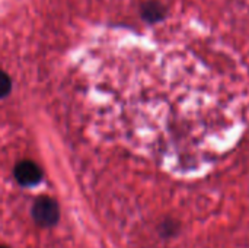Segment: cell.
<instances>
[{
    "instance_id": "6da1fadb",
    "label": "cell",
    "mask_w": 249,
    "mask_h": 248,
    "mask_svg": "<svg viewBox=\"0 0 249 248\" xmlns=\"http://www.w3.org/2000/svg\"><path fill=\"white\" fill-rule=\"evenodd\" d=\"M32 218L41 227H54L60 218L58 205L51 197L41 196L34 202Z\"/></svg>"
},
{
    "instance_id": "7a4b0ae2",
    "label": "cell",
    "mask_w": 249,
    "mask_h": 248,
    "mask_svg": "<svg viewBox=\"0 0 249 248\" xmlns=\"http://www.w3.org/2000/svg\"><path fill=\"white\" fill-rule=\"evenodd\" d=\"M15 178L20 186L31 187V186H35L41 181L42 171L32 161H20L15 167Z\"/></svg>"
},
{
    "instance_id": "3957f363",
    "label": "cell",
    "mask_w": 249,
    "mask_h": 248,
    "mask_svg": "<svg viewBox=\"0 0 249 248\" xmlns=\"http://www.w3.org/2000/svg\"><path fill=\"white\" fill-rule=\"evenodd\" d=\"M165 15H166V10H165L163 4L158 0H149L142 6V16L149 23L162 20L165 18Z\"/></svg>"
},
{
    "instance_id": "277c9868",
    "label": "cell",
    "mask_w": 249,
    "mask_h": 248,
    "mask_svg": "<svg viewBox=\"0 0 249 248\" xmlns=\"http://www.w3.org/2000/svg\"><path fill=\"white\" fill-rule=\"evenodd\" d=\"M10 89H12L10 77L7 76V73L0 70V98H4L10 92Z\"/></svg>"
},
{
    "instance_id": "5b68a950",
    "label": "cell",
    "mask_w": 249,
    "mask_h": 248,
    "mask_svg": "<svg viewBox=\"0 0 249 248\" xmlns=\"http://www.w3.org/2000/svg\"><path fill=\"white\" fill-rule=\"evenodd\" d=\"M0 248H7V247H3V246H0Z\"/></svg>"
}]
</instances>
